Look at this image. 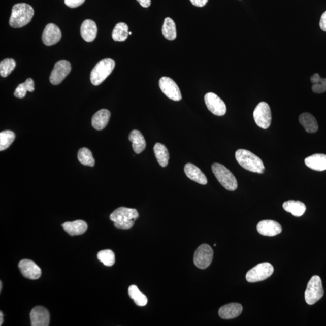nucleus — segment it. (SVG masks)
<instances>
[{
    "label": "nucleus",
    "instance_id": "obj_1",
    "mask_svg": "<svg viewBox=\"0 0 326 326\" xmlns=\"http://www.w3.org/2000/svg\"><path fill=\"white\" fill-rule=\"evenodd\" d=\"M139 214L136 209L121 207L111 214L110 219L114 222L115 227L128 230L133 227Z\"/></svg>",
    "mask_w": 326,
    "mask_h": 326
},
{
    "label": "nucleus",
    "instance_id": "obj_2",
    "mask_svg": "<svg viewBox=\"0 0 326 326\" xmlns=\"http://www.w3.org/2000/svg\"><path fill=\"white\" fill-rule=\"evenodd\" d=\"M34 9L27 3H18L13 6L9 25L13 28H21L31 21Z\"/></svg>",
    "mask_w": 326,
    "mask_h": 326
},
{
    "label": "nucleus",
    "instance_id": "obj_3",
    "mask_svg": "<svg viewBox=\"0 0 326 326\" xmlns=\"http://www.w3.org/2000/svg\"><path fill=\"white\" fill-rule=\"evenodd\" d=\"M236 159L243 168L254 173L263 174L265 166L263 161L254 153L248 150L239 149L236 152Z\"/></svg>",
    "mask_w": 326,
    "mask_h": 326
},
{
    "label": "nucleus",
    "instance_id": "obj_4",
    "mask_svg": "<svg viewBox=\"0 0 326 326\" xmlns=\"http://www.w3.org/2000/svg\"><path fill=\"white\" fill-rule=\"evenodd\" d=\"M114 60L110 58L101 60L92 70L90 80L92 85H101L109 76L111 74L115 68Z\"/></svg>",
    "mask_w": 326,
    "mask_h": 326
},
{
    "label": "nucleus",
    "instance_id": "obj_5",
    "mask_svg": "<svg viewBox=\"0 0 326 326\" xmlns=\"http://www.w3.org/2000/svg\"><path fill=\"white\" fill-rule=\"evenodd\" d=\"M212 169L217 180L226 190L235 191L237 189V180L234 175L225 166L219 163H213Z\"/></svg>",
    "mask_w": 326,
    "mask_h": 326
},
{
    "label": "nucleus",
    "instance_id": "obj_6",
    "mask_svg": "<svg viewBox=\"0 0 326 326\" xmlns=\"http://www.w3.org/2000/svg\"><path fill=\"white\" fill-rule=\"evenodd\" d=\"M324 296L321 278L318 276H313L307 286L305 294V300L309 305L315 304Z\"/></svg>",
    "mask_w": 326,
    "mask_h": 326
},
{
    "label": "nucleus",
    "instance_id": "obj_7",
    "mask_svg": "<svg viewBox=\"0 0 326 326\" xmlns=\"http://www.w3.org/2000/svg\"><path fill=\"white\" fill-rule=\"evenodd\" d=\"M274 273V268L268 262L258 264L248 271L246 279L250 283L261 282L269 278Z\"/></svg>",
    "mask_w": 326,
    "mask_h": 326
},
{
    "label": "nucleus",
    "instance_id": "obj_8",
    "mask_svg": "<svg viewBox=\"0 0 326 326\" xmlns=\"http://www.w3.org/2000/svg\"><path fill=\"white\" fill-rule=\"evenodd\" d=\"M213 258V251L212 247L209 245L203 244L194 252L193 262L197 268L204 270L212 264Z\"/></svg>",
    "mask_w": 326,
    "mask_h": 326
},
{
    "label": "nucleus",
    "instance_id": "obj_9",
    "mask_svg": "<svg viewBox=\"0 0 326 326\" xmlns=\"http://www.w3.org/2000/svg\"><path fill=\"white\" fill-rule=\"evenodd\" d=\"M253 116L255 123L261 128L266 129L271 125V111L266 102H262L257 105L254 111Z\"/></svg>",
    "mask_w": 326,
    "mask_h": 326
},
{
    "label": "nucleus",
    "instance_id": "obj_10",
    "mask_svg": "<svg viewBox=\"0 0 326 326\" xmlns=\"http://www.w3.org/2000/svg\"><path fill=\"white\" fill-rule=\"evenodd\" d=\"M159 87L166 96L174 101H180L182 95L180 88L173 79L169 77H162L159 80Z\"/></svg>",
    "mask_w": 326,
    "mask_h": 326
},
{
    "label": "nucleus",
    "instance_id": "obj_11",
    "mask_svg": "<svg viewBox=\"0 0 326 326\" xmlns=\"http://www.w3.org/2000/svg\"><path fill=\"white\" fill-rule=\"evenodd\" d=\"M206 106L211 113L217 116H223L226 113V107L221 99L213 92H208L204 97Z\"/></svg>",
    "mask_w": 326,
    "mask_h": 326
},
{
    "label": "nucleus",
    "instance_id": "obj_12",
    "mask_svg": "<svg viewBox=\"0 0 326 326\" xmlns=\"http://www.w3.org/2000/svg\"><path fill=\"white\" fill-rule=\"evenodd\" d=\"M71 64L67 60H62L56 63L50 76V82L54 85L60 84L71 72Z\"/></svg>",
    "mask_w": 326,
    "mask_h": 326
},
{
    "label": "nucleus",
    "instance_id": "obj_13",
    "mask_svg": "<svg viewBox=\"0 0 326 326\" xmlns=\"http://www.w3.org/2000/svg\"><path fill=\"white\" fill-rule=\"evenodd\" d=\"M18 268L22 276L28 279L37 280L42 274L41 268L32 260H21L18 264Z\"/></svg>",
    "mask_w": 326,
    "mask_h": 326
},
{
    "label": "nucleus",
    "instance_id": "obj_14",
    "mask_svg": "<svg viewBox=\"0 0 326 326\" xmlns=\"http://www.w3.org/2000/svg\"><path fill=\"white\" fill-rule=\"evenodd\" d=\"M61 37L62 34L59 28L56 24L50 23L44 28L42 40L46 46H51L58 43Z\"/></svg>",
    "mask_w": 326,
    "mask_h": 326
},
{
    "label": "nucleus",
    "instance_id": "obj_15",
    "mask_svg": "<svg viewBox=\"0 0 326 326\" xmlns=\"http://www.w3.org/2000/svg\"><path fill=\"white\" fill-rule=\"evenodd\" d=\"M30 317L32 326H48L50 324L49 312L44 307H35L30 312Z\"/></svg>",
    "mask_w": 326,
    "mask_h": 326
},
{
    "label": "nucleus",
    "instance_id": "obj_16",
    "mask_svg": "<svg viewBox=\"0 0 326 326\" xmlns=\"http://www.w3.org/2000/svg\"><path fill=\"white\" fill-rule=\"evenodd\" d=\"M257 230L260 235L266 236H276L282 231L280 223L272 220H262L258 222Z\"/></svg>",
    "mask_w": 326,
    "mask_h": 326
},
{
    "label": "nucleus",
    "instance_id": "obj_17",
    "mask_svg": "<svg viewBox=\"0 0 326 326\" xmlns=\"http://www.w3.org/2000/svg\"><path fill=\"white\" fill-rule=\"evenodd\" d=\"M184 172L188 178L196 183L202 185L207 184L206 175L195 165L191 163H187L184 166Z\"/></svg>",
    "mask_w": 326,
    "mask_h": 326
},
{
    "label": "nucleus",
    "instance_id": "obj_18",
    "mask_svg": "<svg viewBox=\"0 0 326 326\" xmlns=\"http://www.w3.org/2000/svg\"><path fill=\"white\" fill-rule=\"evenodd\" d=\"M242 309V306L239 303H230L223 306L219 309V315L222 319H233L241 314Z\"/></svg>",
    "mask_w": 326,
    "mask_h": 326
},
{
    "label": "nucleus",
    "instance_id": "obj_19",
    "mask_svg": "<svg viewBox=\"0 0 326 326\" xmlns=\"http://www.w3.org/2000/svg\"><path fill=\"white\" fill-rule=\"evenodd\" d=\"M97 34V25L94 21L91 20H86L82 22L81 27V36L87 42H92Z\"/></svg>",
    "mask_w": 326,
    "mask_h": 326
},
{
    "label": "nucleus",
    "instance_id": "obj_20",
    "mask_svg": "<svg viewBox=\"0 0 326 326\" xmlns=\"http://www.w3.org/2000/svg\"><path fill=\"white\" fill-rule=\"evenodd\" d=\"M305 165L310 169L316 171H324L326 170V155L322 153L308 156L305 159Z\"/></svg>",
    "mask_w": 326,
    "mask_h": 326
},
{
    "label": "nucleus",
    "instance_id": "obj_21",
    "mask_svg": "<svg viewBox=\"0 0 326 326\" xmlns=\"http://www.w3.org/2000/svg\"><path fill=\"white\" fill-rule=\"evenodd\" d=\"M62 226L65 231L72 236L84 234L88 229L87 223L82 220L66 222Z\"/></svg>",
    "mask_w": 326,
    "mask_h": 326
},
{
    "label": "nucleus",
    "instance_id": "obj_22",
    "mask_svg": "<svg viewBox=\"0 0 326 326\" xmlns=\"http://www.w3.org/2000/svg\"><path fill=\"white\" fill-rule=\"evenodd\" d=\"M111 116L110 112L102 109L95 113L92 118V126L95 129L101 131L107 126Z\"/></svg>",
    "mask_w": 326,
    "mask_h": 326
},
{
    "label": "nucleus",
    "instance_id": "obj_23",
    "mask_svg": "<svg viewBox=\"0 0 326 326\" xmlns=\"http://www.w3.org/2000/svg\"><path fill=\"white\" fill-rule=\"evenodd\" d=\"M129 140L133 143L134 151L137 154L142 152L146 147V142L142 134L138 130H133L129 136Z\"/></svg>",
    "mask_w": 326,
    "mask_h": 326
},
{
    "label": "nucleus",
    "instance_id": "obj_24",
    "mask_svg": "<svg viewBox=\"0 0 326 326\" xmlns=\"http://www.w3.org/2000/svg\"><path fill=\"white\" fill-rule=\"evenodd\" d=\"M283 207L287 212L292 213L293 216L296 217L302 216L306 210L305 204L299 201H286L283 203Z\"/></svg>",
    "mask_w": 326,
    "mask_h": 326
},
{
    "label": "nucleus",
    "instance_id": "obj_25",
    "mask_svg": "<svg viewBox=\"0 0 326 326\" xmlns=\"http://www.w3.org/2000/svg\"><path fill=\"white\" fill-rule=\"evenodd\" d=\"M299 121L307 133H315L318 129V124L314 116L308 113L300 115Z\"/></svg>",
    "mask_w": 326,
    "mask_h": 326
},
{
    "label": "nucleus",
    "instance_id": "obj_26",
    "mask_svg": "<svg viewBox=\"0 0 326 326\" xmlns=\"http://www.w3.org/2000/svg\"><path fill=\"white\" fill-rule=\"evenodd\" d=\"M156 160L162 168L168 165L169 153L167 148L161 143H156L153 148Z\"/></svg>",
    "mask_w": 326,
    "mask_h": 326
},
{
    "label": "nucleus",
    "instance_id": "obj_27",
    "mask_svg": "<svg viewBox=\"0 0 326 326\" xmlns=\"http://www.w3.org/2000/svg\"><path fill=\"white\" fill-rule=\"evenodd\" d=\"M162 33L166 39L173 41L177 38V28L175 22L172 18L167 17L165 18L164 24L162 27Z\"/></svg>",
    "mask_w": 326,
    "mask_h": 326
},
{
    "label": "nucleus",
    "instance_id": "obj_28",
    "mask_svg": "<svg viewBox=\"0 0 326 326\" xmlns=\"http://www.w3.org/2000/svg\"><path fill=\"white\" fill-rule=\"evenodd\" d=\"M129 35V27L124 22H119L115 26L112 37L115 41L123 42L126 41Z\"/></svg>",
    "mask_w": 326,
    "mask_h": 326
},
{
    "label": "nucleus",
    "instance_id": "obj_29",
    "mask_svg": "<svg viewBox=\"0 0 326 326\" xmlns=\"http://www.w3.org/2000/svg\"><path fill=\"white\" fill-rule=\"evenodd\" d=\"M129 296L139 306H145L148 303V298L145 294L140 291L138 287L131 285L128 289Z\"/></svg>",
    "mask_w": 326,
    "mask_h": 326
},
{
    "label": "nucleus",
    "instance_id": "obj_30",
    "mask_svg": "<svg viewBox=\"0 0 326 326\" xmlns=\"http://www.w3.org/2000/svg\"><path fill=\"white\" fill-rule=\"evenodd\" d=\"M312 83V91L316 94L323 93L326 91V79L321 78L318 73L313 75L311 78Z\"/></svg>",
    "mask_w": 326,
    "mask_h": 326
},
{
    "label": "nucleus",
    "instance_id": "obj_31",
    "mask_svg": "<svg viewBox=\"0 0 326 326\" xmlns=\"http://www.w3.org/2000/svg\"><path fill=\"white\" fill-rule=\"evenodd\" d=\"M15 134L12 131H4L0 133V151H5L14 142Z\"/></svg>",
    "mask_w": 326,
    "mask_h": 326
},
{
    "label": "nucleus",
    "instance_id": "obj_32",
    "mask_svg": "<svg viewBox=\"0 0 326 326\" xmlns=\"http://www.w3.org/2000/svg\"><path fill=\"white\" fill-rule=\"evenodd\" d=\"M78 158L80 162L85 166L93 167L95 165V159L92 153L87 148H82L79 150Z\"/></svg>",
    "mask_w": 326,
    "mask_h": 326
},
{
    "label": "nucleus",
    "instance_id": "obj_33",
    "mask_svg": "<svg viewBox=\"0 0 326 326\" xmlns=\"http://www.w3.org/2000/svg\"><path fill=\"white\" fill-rule=\"evenodd\" d=\"M97 258L105 266L107 267L113 266L116 262L114 252L110 250L99 251L97 254Z\"/></svg>",
    "mask_w": 326,
    "mask_h": 326
},
{
    "label": "nucleus",
    "instance_id": "obj_34",
    "mask_svg": "<svg viewBox=\"0 0 326 326\" xmlns=\"http://www.w3.org/2000/svg\"><path fill=\"white\" fill-rule=\"evenodd\" d=\"M16 67L15 60L6 59L0 62V75L3 78H6L13 72Z\"/></svg>",
    "mask_w": 326,
    "mask_h": 326
},
{
    "label": "nucleus",
    "instance_id": "obj_35",
    "mask_svg": "<svg viewBox=\"0 0 326 326\" xmlns=\"http://www.w3.org/2000/svg\"><path fill=\"white\" fill-rule=\"evenodd\" d=\"M27 91L26 86H25L24 83H22V84L19 85L17 88H16L14 92V95L16 97L22 99L26 95Z\"/></svg>",
    "mask_w": 326,
    "mask_h": 326
},
{
    "label": "nucleus",
    "instance_id": "obj_36",
    "mask_svg": "<svg viewBox=\"0 0 326 326\" xmlns=\"http://www.w3.org/2000/svg\"><path fill=\"white\" fill-rule=\"evenodd\" d=\"M85 0H64L65 4L70 8H76L81 6Z\"/></svg>",
    "mask_w": 326,
    "mask_h": 326
},
{
    "label": "nucleus",
    "instance_id": "obj_37",
    "mask_svg": "<svg viewBox=\"0 0 326 326\" xmlns=\"http://www.w3.org/2000/svg\"><path fill=\"white\" fill-rule=\"evenodd\" d=\"M28 92H34L35 90V83L32 79L28 78L24 82Z\"/></svg>",
    "mask_w": 326,
    "mask_h": 326
},
{
    "label": "nucleus",
    "instance_id": "obj_38",
    "mask_svg": "<svg viewBox=\"0 0 326 326\" xmlns=\"http://www.w3.org/2000/svg\"><path fill=\"white\" fill-rule=\"evenodd\" d=\"M190 1L191 4L198 8L204 7L208 2V0H190Z\"/></svg>",
    "mask_w": 326,
    "mask_h": 326
},
{
    "label": "nucleus",
    "instance_id": "obj_39",
    "mask_svg": "<svg viewBox=\"0 0 326 326\" xmlns=\"http://www.w3.org/2000/svg\"><path fill=\"white\" fill-rule=\"evenodd\" d=\"M319 26L322 30L326 31V11L321 15L320 21H319Z\"/></svg>",
    "mask_w": 326,
    "mask_h": 326
},
{
    "label": "nucleus",
    "instance_id": "obj_40",
    "mask_svg": "<svg viewBox=\"0 0 326 326\" xmlns=\"http://www.w3.org/2000/svg\"><path fill=\"white\" fill-rule=\"evenodd\" d=\"M143 8H149L151 5V0H137Z\"/></svg>",
    "mask_w": 326,
    "mask_h": 326
},
{
    "label": "nucleus",
    "instance_id": "obj_41",
    "mask_svg": "<svg viewBox=\"0 0 326 326\" xmlns=\"http://www.w3.org/2000/svg\"><path fill=\"white\" fill-rule=\"evenodd\" d=\"M3 323V314L1 311L0 312V325H2Z\"/></svg>",
    "mask_w": 326,
    "mask_h": 326
},
{
    "label": "nucleus",
    "instance_id": "obj_42",
    "mask_svg": "<svg viewBox=\"0 0 326 326\" xmlns=\"http://www.w3.org/2000/svg\"><path fill=\"white\" fill-rule=\"evenodd\" d=\"M2 282H0V291H2Z\"/></svg>",
    "mask_w": 326,
    "mask_h": 326
},
{
    "label": "nucleus",
    "instance_id": "obj_43",
    "mask_svg": "<svg viewBox=\"0 0 326 326\" xmlns=\"http://www.w3.org/2000/svg\"><path fill=\"white\" fill-rule=\"evenodd\" d=\"M129 35H132V32H131V31H129Z\"/></svg>",
    "mask_w": 326,
    "mask_h": 326
}]
</instances>
